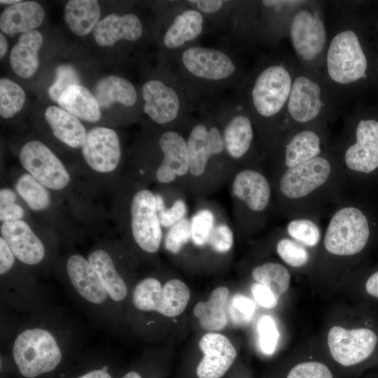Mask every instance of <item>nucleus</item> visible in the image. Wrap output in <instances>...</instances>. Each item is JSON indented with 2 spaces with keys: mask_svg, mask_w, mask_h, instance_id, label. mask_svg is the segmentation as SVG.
I'll list each match as a JSON object with an SVG mask.
<instances>
[{
  "mask_svg": "<svg viewBox=\"0 0 378 378\" xmlns=\"http://www.w3.org/2000/svg\"><path fill=\"white\" fill-rule=\"evenodd\" d=\"M286 230L292 238L307 246H315L320 240L319 228L314 222L308 219L291 220L288 224Z\"/></svg>",
  "mask_w": 378,
  "mask_h": 378,
  "instance_id": "40",
  "label": "nucleus"
},
{
  "mask_svg": "<svg viewBox=\"0 0 378 378\" xmlns=\"http://www.w3.org/2000/svg\"><path fill=\"white\" fill-rule=\"evenodd\" d=\"M15 193L10 188H1L0 190V202L15 201Z\"/></svg>",
  "mask_w": 378,
  "mask_h": 378,
  "instance_id": "54",
  "label": "nucleus"
},
{
  "mask_svg": "<svg viewBox=\"0 0 378 378\" xmlns=\"http://www.w3.org/2000/svg\"><path fill=\"white\" fill-rule=\"evenodd\" d=\"M100 108H108L118 102L130 108L136 104L138 95L134 85L128 80L117 76H107L100 79L94 89Z\"/></svg>",
  "mask_w": 378,
  "mask_h": 378,
  "instance_id": "27",
  "label": "nucleus"
},
{
  "mask_svg": "<svg viewBox=\"0 0 378 378\" xmlns=\"http://www.w3.org/2000/svg\"><path fill=\"white\" fill-rule=\"evenodd\" d=\"M297 62L286 55L262 58L237 90V99L253 122L284 118Z\"/></svg>",
  "mask_w": 378,
  "mask_h": 378,
  "instance_id": "2",
  "label": "nucleus"
},
{
  "mask_svg": "<svg viewBox=\"0 0 378 378\" xmlns=\"http://www.w3.org/2000/svg\"><path fill=\"white\" fill-rule=\"evenodd\" d=\"M286 378H333V377L325 364L317 361H308L294 366Z\"/></svg>",
  "mask_w": 378,
  "mask_h": 378,
  "instance_id": "47",
  "label": "nucleus"
},
{
  "mask_svg": "<svg viewBox=\"0 0 378 378\" xmlns=\"http://www.w3.org/2000/svg\"><path fill=\"white\" fill-rule=\"evenodd\" d=\"M256 283L268 287L279 298L288 290L290 275L288 270L281 264L266 262L255 267L251 272Z\"/></svg>",
  "mask_w": 378,
  "mask_h": 378,
  "instance_id": "34",
  "label": "nucleus"
},
{
  "mask_svg": "<svg viewBox=\"0 0 378 378\" xmlns=\"http://www.w3.org/2000/svg\"><path fill=\"white\" fill-rule=\"evenodd\" d=\"M279 256L288 265L300 267L306 265L309 258L307 250L289 239H282L276 244Z\"/></svg>",
  "mask_w": 378,
  "mask_h": 378,
  "instance_id": "41",
  "label": "nucleus"
},
{
  "mask_svg": "<svg viewBox=\"0 0 378 378\" xmlns=\"http://www.w3.org/2000/svg\"><path fill=\"white\" fill-rule=\"evenodd\" d=\"M24 214L23 208L15 201L0 202V220L3 223L20 220Z\"/></svg>",
  "mask_w": 378,
  "mask_h": 378,
  "instance_id": "50",
  "label": "nucleus"
},
{
  "mask_svg": "<svg viewBox=\"0 0 378 378\" xmlns=\"http://www.w3.org/2000/svg\"><path fill=\"white\" fill-rule=\"evenodd\" d=\"M378 342L377 334L366 328L346 329L332 326L328 333V345L333 359L343 366H351L367 360Z\"/></svg>",
  "mask_w": 378,
  "mask_h": 378,
  "instance_id": "12",
  "label": "nucleus"
},
{
  "mask_svg": "<svg viewBox=\"0 0 378 378\" xmlns=\"http://www.w3.org/2000/svg\"><path fill=\"white\" fill-rule=\"evenodd\" d=\"M214 227V216L208 209L198 211L190 220L191 240L195 245L203 246L208 244Z\"/></svg>",
  "mask_w": 378,
  "mask_h": 378,
  "instance_id": "39",
  "label": "nucleus"
},
{
  "mask_svg": "<svg viewBox=\"0 0 378 378\" xmlns=\"http://www.w3.org/2000/svg\"><path fill=\"white\" fill-rule=\"evenodd\" d=\"M230 295L227 287L219 286L210 294L206 301L197 302L193 314L202 328L209 331H219L227 325L226 306Z\"/></svg>",
  "mask_w": 378,
  "mask_h": 378,
  "instance_id": "28",
  "label": "nucleus"
},
{
  "mask_svg": "<svg viewBox=\"0 0 378 378\" xmlns=\"http://www.w3.org/2000/svg\"><path fill=\"white\" fill-rule=\"evenodd\" d=\"M208 244L216 253L228 252L234 244V235L230 227L224 223L214 226Z\"/></svg>",
  "mask_w": 378,
  "mask_h": 378,
  "instance_id": "48",
  "label": "nucleus"
},
{
  "mask_svg": "<svg viewBox=\"0 0 378 378\" xmlns=\"http://www.w3.org/2000/svg\"><path fill=\"white\" fill-rule=\"evenodd\" d=\"M15 262V255L6 241L0 237V274L8 272Z\"/></svg>",
  "mask_w": 378,
  "mask_h": 378,
  "instance_id": "51",
  "label": "nucleus"
},
{
  "mask_svg": "<svg viewBox=\"0 0 378 378\" xmlns=\"http://www.w3.org/2000/svg\"><path fill=\"white\" fill-rule=\"evenodd\" d=\"M122 378H141V376L136 372L130 371L125 374Z\"/></svg>",
  "mask_w": 378,
  "mask_h": 378,
  "instance_id": "56",
  "label": "nucleus"
},
{
  "mask_svg": "<svg viewBox=\"0 0 378 378\" xmlns=\"http://www.w3.org/2000/svg\"><path fill=\"white\" fill-rule=\"evenodd\" d=\"M331 166L328 159L318 156L293 167L283 174L279 188L286 197H304L323 185L328 179Z\"/></svg>",
  "mask_w": 378,
  "mask_h": 378,
  "instance_id": "15",
  "label": "nucleus"
},
{
  "mask_svg": "<svg viewBox=\"0 0 378 378\" xmlns=\"http://www.w3.org/2000/svg\"><path fill=\"white\" fill-rule=\"evenodd\" d=\"M144 112L159 125H172L196 109L172 69L162 78L147 80L141 90Z\"/></svg>",
  "mask_w": 378,
  "mask_h": 378,
  "instance_id": "6",
  "label": "nucleus"
},
{
  "mask_svg": "<svg viewBox=\"0 0 378 378\" xmlns=\"http://www.w3.org/2000/svg\"><path fill=\"white\" fill-rule=\"evenodd\" d=\"M107 370L108 367L104 366L101 369L91 370L76 378H112Z\"/></svg>",
  "mask_w": 378,
  "mask_h": 378,
  "instance_id": "53",
  "label": "nucleus"
},
{
  "mask_svg": "<svg viewBox=\"0 0 378 378\" xmlns=\"http://www.w3.org/2000/svg\"><path fill=\"white\" fill-rule=\"evenodd\" d=\"M13 356L20 372L26 378H35L52 371L62 360L56 340L41 328L22 332L15 340Z\"/></svg>",
  "mask_w": 378,
  "mask_h": 378,
  "instance_id": "7",
  "label": "nucleus"
},
{
  "mask_svg": "<svg viewBox=\"0 0 378 378\" xmlns=\"http://www.w3.org/2000/svg\"><path fill=\"white\" fill-rule=\"evenodd\" d=\"M1 237L15 257L27 265H36L44 258L45 248L29 225L22 220L2 223Z\"/></svg>",
  "mask_w": 378,
  "mask_h": 378,
  "instance_id": "19",
  "label": "nucleus"
},
{
  "mask_svg": "<svg viewBox=\"0 0 378 378\" xmlns=\"http://www.w3.org/2000/svg\"><path fill=\"white\" fill-rule=\"evenodd\" d=\"M41 34L31 30L21 34L10 54L13 71L22 78L31 77L38 66V52L43 44Z\"/></svg>",
  "mask_w": 378,
  "mask_h": 378,
  "instance_id": "25",
  "label": "nucleus"
},
{
  "mask_svg": "<svg viewBox=\"0 0 378 378\" xmlns=\"http://www.w3.org/2000/svg\"><path fill=\"white\" fill-rule=\"evenodd\" d=\"M45 15L43 8L37 2L20 1L1 13L0 28L2 32L13 36L34 30L42 24Z\"/></svg>",
  "mask_w": 378,
  "mask_h": 378,
  "instance_id": "24",
  "label": "nucleus"
},
{
  "mask_svg": "<svg viewBox=\"0 0 378 378\" xmlns=\"http://www.w3.org/2000/svg\"><path fill=\"white\" fill-rule=\"evenodd\" d=\"M190 240V220L185 217L169 228L164 238V247L168 251L176 254Z\"/></svg>",
  "mask_w": 378,
  "mask_h": 378,
  "instance_id": "42",
  "label": "nucleus"
},
{
  "mask_svg": "<svg viewBox=\"0 0 378 378\" xmlns=\"http://www.w3.org/2000/svg\"><path fill=\"white\" fill-rule=\"evenodd\" d=\"M22 166L37 181L51 190H62L70 182V175L61 160L43 142L33 140L20 150Z\"/></svg>",
  "mask_w": 378,
  "mask_h": 378,
  "instance_id": "11",
  "label": "nucleus"
},
{
  "mask_svg": "<svg viewBox=\"0 0 378 378\" xmlns=\"http://www.w3.org/2000/svg\"><path fill=\"white\" fill-rule=\"evenodd\" d=\"M190 297V289L184 282L179 279H171L162 286L161 301L157 312L167 317H175L184 311Z\"/></svg>",
  "mask_w": 378,
  "mask_h": 378,
  "instance_id": "33",
  "label": "nucleus"
},
{
  "mask_svg": "<svg viewBox=\"0 0 378 378\" xmlns=\"http://www.w3.org/2000/svg\"><path fill=\"white\" fill-rule=\"evenodd\" d=\"M88 260L108 295L115 302L123 300L127 296V288L109 254L102 249H97L90 254Z\"/></svg>",
  "mask_w": 378,
  "mask_h": 378,
  "instance_id": "31",
  "label": "nucleus"
},
{
  "mask_svg": "<svg viewBox=\"0 0 378 378\" xmlns=\"http://www.w3.org/2000/svg\"><path fill=\"white\" fill-rule=\"evenodd\" d=\"M8 50V41L3 32L0 34V57L2 58Z\"/></svg>",
  "mask_w": 378,
  "mask_h": 378,
  "instance_id": "55",
  "label": "nucleus"
},
{
  "mask_svg": "<svg viewBox=\"0 0 378 378\" xmlns=\"http://www.w3.org/2000/svg\"><path fill=\"white\" fill-rule=\"evenodd\" d=\"M68 276L78 294L94 304L103 303L108 296L88 260L75 254L66 262Z\"/></svg>",
  "mask_w": 378,
  "mask_h": 378,
  "instance_id": "22",
  "label": "nucleus"
},
{
  "mask_svg": "<svg viewBox=\"0 0 378 378\" xmlns=\"http://www.w3.org/2000/svg\"><path fill=\"white\" fill-rule=\"evenodd\" d=\"M216 113L225 120L222 134L225 150L234 159H241L250 150L254 140L253 120L236 98L214 104Z\"/></svg>",
  "mask_w": 378,
  "mask_h": 378,
  "instance_id": "10",
  "label": "nucleus"
},
{
  "mask_svg": "<svg viewBox=\"0 0 378 378\" xmlns=\"http://www.w3.org/2000/svg\"><path fill=\"white\" fill-rule=\"evenodd\" d=\"M199 347L204 356L196 368L198 378H221L237 356L231 342L225 335L214 332L201 337Z\"/></svg>",
  "mask_w": 378,
  "mask_h": 378,
  "instance_id": "18",
  "label": "nucleus"
},
{
  "mask_svg": "<svg viewBox=\"0 0 378 378\" xmlns=\"http://www.w3.org/2000/svg\"><path fill=\"white\" fill-rule=\"evenodd\" d=\"M45 118L57 139L74 148L83 147L87 132L78 118L55 106L46 108Z\"/></svg>",
  "mask_w": 378,
  "mask_h": 378,
  "instance_id": "26",
  "label": "nucleus"
},
{
  "mask_svg": "<svg viewBox=\"0 0 378 378\" xmlns=\"http://www.w3.org/2000/svg\"><path fill=\"white\" fill-rule=\"evenodd\" d=\"M25 102V93L14 81L6 78L0 79V115L10 118L20 111Z\"/></svg>",
  "mask_w": 378,
  "mask_h": 378,
  "instance_id": "38",
  "label": "nucleus"
},
{
  "mask_svg": "<svg viewBox=\"0 0 378 378\" xmlns=\"http://www.w3.org/2000/svg\"><path fill=\"white\" fill-rule=\"evenodd\" d=\"M15 189L33 211L44 210L50 204V196L47 188L29 173L23 174L18 178Z\"/></svg>",
  "mask_w": 378,
  "mask_h": 378,
  "instance_id": "35",
  "label": "nucleus"
},
{
  "mask_svg": "<svg viewBox=\"0 0 378 378\" xmlns=\"http://www.w3.org/2000/svg\"><path fill=\"white\" fill-rule=\"evenodd\" d=\"M187 4L200 12L206 22L215 24L219 27L228 26L231 15L238 4L234 1L189 0Z\"/></svg>",
  "mask_w": 378,
  "mask_h": 378,
  "instance_id": "36",
  "label": "nucleus"
},
{
  "mask_svg": "<svg viewBox=\"0 0 378 378\" xmlns=\"http://www.w3.org/2000/svg\"><path fill=\"white\" fill-rule=\"evenodd\" d=\"M162 287L155 278L147 277L140 281L132 293L134 307L145 312H157L162 297Z\"/></svg>",
  "mask_w": 378,
  "mask_h": 378,
  "instance_id": "37",
  "label": "nucleus"
},
{
  "mask_svg": "<svg viewBox=\"0 0 378 378\" xmlns=\"http://www.w3.org/2000/svg\"><path fill=\"white\" fill-rule=\"evenodd\" d=\"M99 5L94 0H71L64 8V20L75 34L85 36L93 31L99 21Z\"/></svg>",
  "mask_w": 378,
  "mask_h": 378,
  "instance_id": "32",
  "label": "nucleus"
},
{
  "mask_svg": "<svg viewBox=\"0 0 378 378\" xmlns=\"http://www.w3.org/2000/svg\"><path fill=\"white\" fill-rule=\"evenodd\" d=\"M329 36L320 74L342 100L368 78L369 59L356 22L346 8Z\"/></svg>",
  "mask_w": 378,
  "mask_h": 378,
  "instance_id": "3",
  "label": "nucleus"
},
{
  "mask_svg": "<svg viewBox=\"0 0 378 378\" xmlns=\"http://www.w3.org/2000/svg\"><path fill=\"white\" fill-rule=\"evenodd\" d=\"M130 213L131 228L135 242L147 253L158 251L162 231L155 194L148 189L136 192L131 202Z\"/></svg>",
  "mask_w": 378,
  "mask_h": 378,
  "instance_id": "13",
  "label": "nucleus"
},
{
  "mask_svg": "<svg viewBox=\"0 0 378 378\" xmlns=\"http://www.w3.org/2000/svg\"><path fill=\"white\" fill-rule=\"evenodd\" d=\"M162 160L156 170V178L162 183L173 182L177 176L189 171L186 140L178 132L167 130L159 138Z\"/></svg>",
  "mask_w": 378,
  "mask_h": 378,
  "instance_id": "20",
  "label": "nucleus"
},
{
  "mask_svg": "<svg viewBox=\"0 0 378 378\" xmlns=\"http://www.w3.org/2000/svg\"><path fill=\"white\" fill-rule=\"evenodd\" d=\"M155 195L157 212L162 226L171 227L185 218L187 206L183 200H176L171 207L167 208L162 196L158 194Z\"/></svg>",
  "mask_w": 378,
  "mask_h": 378,
  "instance_id": "46",
  "label": "nucleus"
},
{
  "mask_svg": "<svg viewBox=\"0 0 378 378\" xmlns=\"http://www.w3.org/2000/svg\"><path fill=\"white\" fill-rule=\"evenodd\" d=\"M340 102L321 74L297 63L283 119L300 125L313 123L338 110Z\"/></svg>",
  "mask_w": 378,
  "mask_h": 378,
  "instance_id": "5",
  "label": "nucleus"
},
{
  "mask_svg": "<svg viewBox=\"0 0 378 378\" xmlns=\"http://www.w3.org/2000/svg\"><path fill=\"white\" fill-rule=\"evenodd\" d=\"M321 145V138L315 130L305 128L296 132L285 145V164L290 168L319 156Z\"/></svg>",
  "mask_w": 378,
  "mask_h": 378,
  "instance_id": "30",
  "label": "nucleus"
},
{
  "mask_svg": "<svg viewBox=\"0 0 378 378\" xmlns=\"http://www.w3.org/2000/svg\"><path fill=\"white\" fill-rule=\"evenodd\" d=\"M80 85V78L76 70L69 64L59 65L56 69L54 83L48 90L50 99L57 102L60 94L69 87Z\"/></svg>",
  "mask_w": 378,
  "mask_h": 378,
  "instance_id": "43",
  "label": "nucleus"
},
{
  "mask_svg": "<svg viewBox=\"0 0 378 378\" xmlns=\"http://www.w3.org/2000/svg\"><path fill=\"white\" fill-rule=\"evenodd\" d=\"M369 221L359 209L348 206L332 217L324 237L326 249L336 255H352L360 253L368 242Z\"/></svg>",
  "mask_w": 378,
  "mask_h": 378,
  "instance_id": "8",
  "label": "nucleus"
},
{
  "mask_svg": "<svg viewBox=\"0 0 378 378\" xmlns=\"http://www.w3.org/2000/svg\"><path fill=\"white\" fill-rule=\"evenodd\" d=\"M165 20L161 43L169 57L197 45L206 25L202 14L186 1H172Z\"/></svg>",
  "mask_w": 378,
  "mask_h": 378,
  "instance_id": "9",
  "label": "nucleus"
},
{
  "mask_svg": "<svg viewBox=\"0 0 378 378\" xmlns=\"http://www.w3.org/2000/svg\"><path fill=\"white\" fill-rule=\"evenodd\" d=\"M251 292L255 301L262 307L267 309L274 308L278 300L272 290L267 286L255 283L251 286Z\"/></svg>",
  "mask_w": 378,
  "mask_h": 378,
  "instance_id": "49",
  "label": "nucleus"
},
{
  "mask_svg": "<svg viewBox=\"0 0 378 378\" xmlns=\"http://www.w3.org/2000/svg\"><path fill=\"white\" fill-rule=\"evenodd\" d=\"M57 103L61 108L78 119L97 122L101 118V110L96 97L81 85L66 88L59 97Z\"/></svg>",
  "mask_w": 378,
  "mask_h": 378,
  "instance_id": "29",
  "label": "nucleus"
},
{
  "mask_svg": "<svg viewBox=\"0 0 378 378\" xmlns=\"http://www.w3.org/2000/svg\"><path fill=\"white\" fill-rule=\"evenodd\" d=\"M143 34V23L139 17L132 13L109 14L100 20L93 29L95 41L101 46H112L121 40L136 42Z\"/></svg>",
  "mask_w": 378,
  "mask_h": 378,
  "instance_id": "21",
  "label": "nucleus"
},
{
  "mask_svg": "<svg viewBox=\"0 0 378 378\" xmlns=\"http://www.w3.org/2000/svg\"><path fill=\"white\" fill-rule=\"evenodd\" d=\"M257 328L262 351L267 355L273 354L276 348L279 337L274 320L272 316L265 315L259 320Z\"/></svg>",
  "mask_w": 378,
  "mask_h": 378,
  "instance_id": "44",
  "label": "nucleus"
},
{
  "mask_svg": "<svg viewBox=\"0 0 378 378\" xmlns=\"http://www.w3.org/2000/svg\"><path fill=\"white\" fill-rule=\"evenodd\" d=\"M323 6L321 1H302L290 18L286 36L297 63L319 74L330 36Z\"/></svg>",
  "mask_w": 378,
  "mask_h": 378,
  "instance_id": "4",
  "label": "nucleus"
},
{
  "mask_svg": "<svg viewBox=\"0 0 378 378\" xmlns=\"http://www.w3.org/2000/svg\"><path fill=\"white\" fill-rule=\"evenodd\" d=\"M255 312V304L248 297L234 295L228 304V313L232 321L237 325L248 323Z\"/></svg>",
  "mask_w": 378,
  "mask_h": 378,
  "instance_id": "45",
  "label": "nucleus"
},
{
  "mask_svg": "<svg viewBox=\"0 0 378 378\" xmlns=\"http://www.w3.org/2000/svg\"><path fill=\"white\" fill-rule=\"evenodd\" d=\"M234 195L254 211H262L268 205L271 189L266 178L260 173L244 169L239 172L232 182Z\"/></svg>",
  "mask_w": 378,
  "mask_h": 378,
  "instance_id": "23",
  "label": "nucleus"
},
{
  "mask_svg": "<svg viewBox=\"0 0 378 378\" xmlns=\"http://www.w3.org/2000/svg\"><path fill=\"white\" fill-rule=\"evenodd\" d=\"M365 290L370 295L378 298V271L373 273L365 283Z\"/></svg>",
  "mask_w": 378,
  "mask_h": 378,
  "instance_id": "52",
  "label": "nucleus"
},
{
  "mask_svg": "<svg viewBox=\"0 0 378 378\" xmlns=\"http://www.w3.org/2000/svg\"><path fill=\"white\" fill-rule=\"evenodd\" d=\"M81 149L88 166L99 173L115 169L121 158L119 136L108 127H95L90 130Z\"/></svg>",
  "mask_w": 378,
  "mask_h": 378,
  "instance_id": "16",
  "label": "nucleus"
},
{
  "mask_svg": "<svg viewBox=\"0 0 378 378\" xmlns=\"http://www.w3.org/2000/svg\"><path fill=\"white\" fill-rule=\"evenodd\" d=\"M186 143L189 172L194 176L202 175L210 158L225 150L223 134L219 127L202 121L192 127Z\"/></svg>",
  "mask_w": 378,
  "mask_h": 378,
  "instance_id": "17",
  "label": "nucleus"
},
{
  "mask_svg": "<svg viewBox=\"0 0 378 378\" xmlns=\"http://www.w3.org/2000/svg\"><path fill=\"white\" fill-rule=\"evenodd\" d=\"M355 141L345 150L346 167L354 172L369 174L378 169V120L363 118L357 120Z\"/></svg>",
  "mask_w": 378,
  "mask_h": 378,
  "instance_id": "14",
  "label": "nucleus"
},
{
  "mask_svg": "<svg viewBox=\"0 0 378 378\" xmlns=\"http://www.w3.org/2000/svg\"><path fill=\"white\" fill-rule=\"evenodd\" d=\"M20 2V1L19 0H1L0 1V3L1 4H11V5H13V4H15L17 3H19Z\"/></svg>",
  "mask_w": 378,
  "mask_h": 378,
  "instance_id": "57",
  "label": "nucleus"
},
{
  "mask_svg": "<svg viewBox=\"0 0 378 378\" xmlns=\"http://www.w3.org/2000/svg\"><path fill=\"white\" fill-rule=\"evenodd\" d=\"M169 59L171 68L194 104L229 87L237 89L246 75L233 53L222 48L195 45Z\"/></svg>",
  "mask_w": 378,
  "mask_h": 378,
  "instance_id": "1",
  "label": "nucleus"
}]
</instances>
